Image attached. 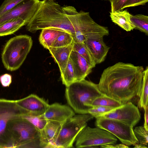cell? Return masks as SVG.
Segmentation results:
<instances>
[{"label":"cell","instance_id":"obj_37","mask_svg":"<svg viewBox=\"0 0 148 148\" xmlns=\"http://www.w3.org/2000/svg\"><path fill=\"white\" fill-rule=\"evenodd\" d=\"M50 0L53 1V0Z\"/></svg>","mask_w":148,"mask_h":148},{"label":"cell","instance_id":"obj_11","mask_svg":"<svg viewBox=\"0 0 148 148\" xmlns=\"http://www.w3.org/2000/svg\"><path fill=\"white\" fill-rule=\"evenodd\" d=\"M98 117L118 121L133 127L138 123L141 118L138 108L130 101L123 104Z\"/></svg>","mask_w":148,"mask_h":148},{"label":"cell","instance_id":"obj_15","mask_svg":"<svg viewBox=\"0 0 148 148\" xmlns=\"http://www.w3.org/2000/svg\"><path fill=\"white\" fill-rule=\"evenodd\" d=\"M75 114V112L69 106L55 103L49 105L44 115L47 120L54 121L62 123Z\"/></svg>","mask_w":148,"mask_h":148},{"label":"cell","instance_id":"obj_35","mask_svg":"<svg viewBox=\"0 0 148 148\" xmlns=\"http://www.w3.org/2000/svg\"><path fill=\"white\" fill-rule=\"evenodd\" d=\"M100 147L101 148H124L129 147L123 143L119 144L107 145L100 146Z\"/></svg>","mask_w":148,"mask_h":148},{"label":"cell","instance_id":"obj_26","mask_svg":"<svg viewBox=\"0 0 148 148\" xmlns=\"http://www.w3.org/2000/svg\"><path fill=\"white\" fill-rule=\"evenodd\" d=\"M60 74L62 84L66 87L76 82L73 69L69 60L64 70Z\"/></svg>","mask_w":148,"mask_h":148},{"label":"cell","instance_id":"obj_31","mask_svg":"<svg viewBox=\"0 0 148 148\" xmlns=\"http://www.w3.org/2000/svg\"><path fill=\"white\" fill-rule=\"evenodd\" d=\"M114 108L101 106H94L89 110L88 114L92 115L96 118L110 112Z\"/></svg>","mask_w":148,"mask_h":148},{"label":"cell","instance_id":"obj_4","mask_svg":"<svg viewBox=\"0 0 148 148\" xmlns=\"http://www.w3.org/2000/svg\"><path fill=\"white\" fill-rule=\"evenodd\" d=\"M32 44V37L27 35L17 36L9 40L1 54L5 68L10 71L18 69L29 52Z\"/></svg>","mask_w":148,"mask_h":148},{"label":"cell","instance_id":"obj_36","mask_svg":"<svg viewBox=\"0 0 148 148\" xmlns=\"http://www.w3.org/2000/svg\"><path fill=\"white\" fill-rule=\"evenodd\" d=\"M144 109L145 111L144 127L148 130V106H147Z\"/></svg>","mask_w":148,"mask_h":148},{"label":"cell","instance_id":"obj_14","mask_svg":"<svg viewBox=\"0 0 148 148\" xmlns=\"http://www.w3.org/2000/svg\"><path fill=\"white\" fill-rule=\"evenodd\" d=\"M103 37H88L84 42L96 64L104 61L109 50L103 41Z\"/></svg>","mask_w":148,"mask_h":148},{"label":"cell","instance_id":"obj_6","mask_svg":"<svg viewBox=\"0 0 148 148\" xmlns=\"http://www.w3.org/2000/svg\"><path fill=\"white\" fill-rule=\"evenodd\" d=\"M69 12L75 33L73 37L74 42L84 43L86 38L108 36L107 27L99 25L90 17L89 12H78L73 6H69Z\"/></svg>","mask_w":148,"mask_h":148},{"label":"cell","instance_id":"obj_1","mask_svg":"<svg viewBox=\"0 0 148 148\" xmlns=\"http://www.w3.org/2000/svg\"><path fill=\"white\" fill-rule=\"evenodd\" d=\"M144 69L142 66L118 62L104 70L98 88L103 94L124 104L139 97Z\"/></svg>","mask_w":148,"mask_h":148},{"label":"cell","instance_id":"obj_28","mask_svg":"<svg viewBox=\"0 0 148 148\" xmlns=\"http://www.w3.org/2000/svg\"><path fill=\"white\" fill-rule=\"evenodd\" d=\"M73 42L71 34L66 32H64L57 38L51 47H59L66 46Z\"/></svg>","mask_w":148,"mask_h":148},{"label":"cell","instance_id":"obj_25","mask_svg":"<svg viewBox=\"0 0 148 148\" xmlns=\"http://www.w3.org/2000/svg\"><path fill=\"white\" fill-rule=\"evenodd\" d=\"M73 50L84 58L93 68L95 67L96 64L84 43L74 42Z\"/></svg>","mask_w":148,"mask_h":148},{"label":"cell","instance_id":"obj_18","mask_svg":"<svg viewBox=\"0 0 148 148\" xmlns=\"http://www.w3.org/2000/svg\"><path fill=\"white\" fill-rule=\"evenodd\" d=\"M61 124L59 122L47 120L44 127L40 131L41 138L49 144L50 148H54L53 143Z\"/></svg>","mask_w":148,"mask_h":148},{"label":"cell","instance_id":"obj_9","mask_svg":"<svg viewBox=\"0 0 148 148\" xmlns=\"http://www.w3.org/2000/svg\"><path fill=\"white\" fill-rule=\"evenodd\" d=\"M117 140L115 136L107 130L87 125L76 136L75 146L76 148L97 147L101 145L116 144Z\"/></svg>","mask_w":148,"mask_h":148},{"label":"cell","instance_id":"obj_8","mask_svg":"<svg viewBox=\"0 0 148 148\" xmlns=\"http://www.w3.org/2000/svg\"><path fill=\"white\" fill-rule=\"evenodd\" d=\"M23 110L16 100L0 99V148H13L10 131L12 121L22 118Z\"/></svg>","mask_w":148,"mask_h":148},{"label":"cell","instance_id":"obj_38","mask_svg":"<svg viewBox=\"0 0 148 148\" xmlns=\"http://www.w3.org/2000/svg\"><path fill=\"white\" fill-rule=\"evenodd\" d=\"M109 0V1H110V0Z\"/></svg>","mask_w":148,"mask_h":148},{"label":"cell","instance_id":"obj_32","mask_svg":"<svg viewBox=\"0 0 148 148\" xmlns=\"http://www.w3.org/2000/svg\"><path fill=\"white\" fill-rule=\"evenodd\" d=\"M127 0H110L111 12H114L122 10L121 9Z\"/></svg>","mask_w":148,"mask_h":148},{"label":"cell","instance_id":"obj_16","mask_svg":"<svg viewBox=\"0 0 148 148\" xmlns=\"http://www.w3.org/2000/svg\"><path fill=\"white\" fill-rule=\"evenodd\" d=\"M69 60L73 69L76 82L85 79L93 68L84 58L73 50L71 53Z\"/></svg>","mask_w":148,"mask_h":148},{"label":"cell","instance_id":"obj_17","mask_svg":"<svg viewBox=\"0 0 148 148\" xmlns=\"http://www.w3.org/2000/svg\"><path fill=\"white\" fill-rule=\"evenodd\" d=\"M73 42L71 45L59 47H51L49 48V53L58 64L60 74L65 69L68 62L70 56L73 50Z\"/></svg>","mask_w":148,"mask_h":148},{"label":"cell","instance_id":"obj_29","mask_svg":"<svg viewBox=\"0 0 148 148\" xmlns=\"http://www.w3.org/2000/svg\"><path fill=\"white\" fill-rule=\"evenodd\" d=\"M22 118L29 121L40 131L43 128L47 121V120L45 118L44 114L38 116L25 114L23 115Z\"/></svg>","mask_w":148,"mask_h":148},{"label":"cell","instance_id":"obj_2","mask_svg":"<svg viewBox=\"0 0 148 148\" xmlns=\"http://www.w3.org/2000/svg\"><path fill=\"white\" fill-rule=\"evenodd\" d=\"M26 25L28 31L32 33L49 28L62 29L71 34L73 37L75 33L67 10L52 0L40 1L35 13Z\"/></svg>","mask_w":148,"mask_h":148},{"label":"cell","instance_id":"obj_27","mask_svg":"<svg viewBox=\"0 0 148 148\" xmlns=\"http://www.w3.org/2000/svg\"><path fill=\"white\" fill-rule=\"evenodd\" d=\"M134 135L138 141V144L148 148V130L144 126H138L133 130Z\"/></svg>","mask_w":148,"mask_h":148},{"label":"cell","instance_id":"obj_24","mask_svg":"<svg viewBox=\"0 0 148 148\" xmlns=\"http://www.w3.org/2000/svg\"><path fill=\"white\" fill-rule=\"evenodd\" d=\"M123 104L119 101L104 94L96 98L94 100L92 105L93 107L101 106L116 108Z\"/></svg>","mask_w":148,"mask_h":148},{"label":"cell","instance_id":"obj_19","mask_svg":"<svg viewBox=\"0 0 148 148\" xmlns=\"http://www.w3.org/2000/svg\"><path fill=\"white\" fill-rule=\"evenodd\" d=\"M110 16L112 21L127 32L135 29V27L131 21V15L127 10L110 12Z\"/></svg>","mask_w":148,"mask_h":148},{"label":"cell","instance_id":"obj_5","mask_svg":"<svg viewBox=\"0 0 148 148\" xmlns=\"http://www.w3.org/2000/svg\"><path fill=\"white\" fill-rule=\"evenodd\" d=\"M9 127L14 148L47 147L39 130L27 120L22 118L15 119Z\"/></svg>","mask_w":148,"mask_h":148},{"label":"cell","instance_id":"obj_20","mask_svg":"<svg viewBox=\"0 0 148 148\" xmlns=\"http://www.w3.org/2000/svg\"><path fill=\"white\" fill-rule=\"evenodd\" d=\"M64 31L62 29L54 28L43 29H42L39 36L40 42L45 48L48 49L51 47L58 36Z\"/></svg>","mask_w":148,"mask_h":148},{"label":"cell","instance_id":"obj_33","mask_svg":"<svg viewBox=\"0 0 148 148\" xmlns=\"http://www.w3.org/2000/svg\"><path fill=\"white\" fill-rule=\"evenodd\" d=\"M148 1V0H127L121 9L130 7L145 5Z\"/></svg>","mask_w":148,"mask_h":148},{"label":"cell","instance_id":"obj_23","mask_svg":"<svg viewBox=\"0 0 148 148\" xmlns=\"http://www.w3.org/2000/svg\"><path fill=\"white\" fill-rule=\"evenodd\" d=\"M148 66L144 69L142 85L139 97V105L143 109L148 106Z\"/></svg>","mask_w":148,"mask_h":148},{"label":"cell","instance_id":"obj_10","mask_svg":"<svg viewBox=\"0 0 148 148\" xmlns=\"http://www.w3.org/2000/svg\"><path fill=\"white\" fill-rule=\"evenodd\" d=\"M96 119L95 125L96 127L109 132L123 144L128 146H134L139 143L133 131V127L120 121L102 117Z\"/></svg>","mask_w":148,"mask_h":148},{"label":"cell","instance_id":"obj_3","mask_svg":"<svg viewBox=\"0 0 148 148\" xmlns=\"http://www.w3.org/2000/svg\"><path fill=\"white\" fill-rule=\"evenodd\" d=\"M97 84L85 79L75 82L66 86V97L68 104L75 112L88 114L92 103L97 98L103 95Z\"/></svg>","mask_w":148,"mask_h":148},{"label":"cell","instance_id":"obj_12","mask_svg":"<svg viewBox=\"0 0 148 148\" xmlns=\"http://www.w3.org/2000/svg\"><path fill=\"white\" fill-rule=\"evenodd\" d=\"M40 2L39 0H24L0 16V25L18 18L22 19L27 24L35 13Z\"/></svg>","mask_w":148,"mask_h":148},{"label":"cell","instance_id":"obj_21","mask_svg":"<svg viewBox=\"0 0 148 148\" xmlns=\"http://www.w3.org/2000/svg\"><path fill=\"white\" fill-rule=\"evenodd\" d=\"M27 24L21 18L12 19L0 25V36L13 34L22 27Z\"/></svg>","mask_w":148,"mask_h":148},{"label":"cell","instance_id":"obj_13","mask_svg":"<svg viewBox=\"0 0 148 148\" xmlns=\"http://www.w3.org/2000/svg\"><path fill=\"white\" fill-rule=\"evenodd\" d=\"M16 100L17 105L23 110L24 115L35 116L44 114L49 105L42 99L34 94Z\"/></svg>","mask_w":148,"mask_h":148},{"label":"cell","instance_id":"obj_34","mask_svg":"<svg viewBox=\"0 0 148 148\" xmlns=\"http://www.w3.org/2000/svg\"><path fill=\"white\" fill-rule=\"evenodd\" d=\"M12 76L7 73H6L0 76V82L3 86L9 87L12 83Z\"/></svg>","mask_w":148,"mask_h":148},{"label":"cell","instance_id":"obj_22","mask_svg":"<svg viewBox=\"0 0 148 148\" xmlns=\"http://www.w3.org/2000/svg\"><path fill=\"white\" fill-rule=\"evenodd\" d=\"M130 19L135 27V29L139 30L148 35V16L142 14L131 15Z\"/></svg>","mask_w":148,"mask_h":148},{"label":"cell","instance_id":"obj_30","mask_svg":"<svg viewBox=\"0 0 148 148\" xmlns=\"http://www.w3.org/2000/svg\"><path fill=\"white\" fill-rule=\"evenodd\" d=\"M24 0H4L0 6V16L10 10Z\"/></svg>","mask_w":148,"mask_h":148},{"label":"cell","instance_id":"obj_7","mask_svg":"<svg viewBox=\"0 0 148 148\" xmlns=\"http://www.w3.org/2000/svg\"><path fill=\"white\" fill-rule=\"evenodd\" d=\"M94 118L89 114H75L62 123L53 143L54 148L72 147L78 133Z\"/></svg>","mask_w":148,"mask_h":148}]
</instances>
